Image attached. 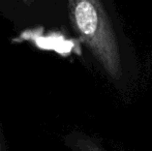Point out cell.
Returning <instances> with one entry per match:
<instances>
[{"instance_id": "cell-1", "label": "cell", "mask_w": 152, "mask_h": 151, "mask_svg": "<svg viewBox=\"0 0 152 151\" xmlns=\"http://www.w3.org/2000/svg\"><path fill=\"white\" fill-rule=\"evenodd\" d=\"M72 27L113 79L121 77L116 36L99 0H67Z\"/></svg>"}, {"instance_id": "cell-2", "label": "cell", "mask_w": 152, "mask_h": 151, "mask_svg": "<svg viewBox=\"0 0 152 151\" xmlns=\"http://www.w3.org/2000/svg\"><path fill=\"white\" fill-rule=\"evenodd\" d=\"M22 1L24 2L27 6H31L32 4L34 3V0H22Z\"/></svg>"}, {"instance_id": "cell-3", "label": "cell", "mask_w": 152, "mask_h": 151, "mask_svg": "<svg viewBox=\"0 0 152 151\" xmlns=\"http://www.w3.org/2000/svg\"><path fill=\"white\" fill-rule=\"evenodd\" d=\"M0 151H4L3 146H2V143H1V140H0Z\"/></svg>"}]
</instances>
